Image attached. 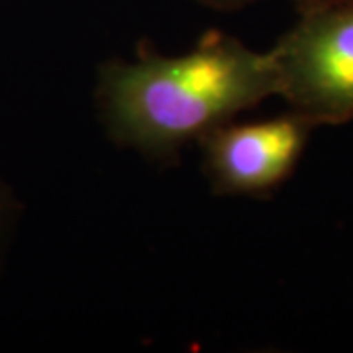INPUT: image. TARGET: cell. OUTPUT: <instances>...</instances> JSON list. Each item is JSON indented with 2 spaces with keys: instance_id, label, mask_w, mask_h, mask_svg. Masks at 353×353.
I'll return each mask as SVG.
<instances>
[{
  "instance_id": "6da1fadb",
  "label": "cell",
  "mask_w": 353,
  "mask_h": 353,
  "mask_svg": "<svg viewBox=\"0 0 353 353\" xmlns=\"http://www.w3.org/2000/svg\"><path fill=\"white\" fill-rule=\"evenodd\" d=\"M271 51L208 30L179 55L139 46L99 65L94 106L114 145L152 163L179 161L216 126L277 97Z\"/></svg>"
},
{
  "instance_id": "7a4b0ae2",
  "label": "cell",
  "mask_w": 353,
  "mask_h": 353,
  "mask_svg": "<svg viewBox=\"0 0 353 353\" xmlns=\"http://www.w3.org/2000/svg\"><path fill=\"white\" fill-rule=\"evenodd\" d=\"M279 99L316 128L353 120V0L299 20L271 48Z\"/></svg>"
},
{
  "instance_id": "3957f363",
  "label": "cell",
  "mask_w": 353,
  "mask_h": 353,
  "mask_svg": "<svg viewBox=\"0 0 353 353\" xmlns=\"http://www.w3.org/2000/svg\"><path fill=\"white\" fill-rule=\"evenodd\" d=\"M314 130L290 108L263 120L234 118L196 141L202 175L216 196L269 199L296 171Z\"/></svg>"
},
{
  "instance_id": "277c9868",
  "label": "cell",
  "mask_w": 353,
  "mask_h": 353,
  "mask_svg": "<svg viewBox=\"0 0 353 353\" xmlns=\"http://www.w3.org/2000/svg\"><path fill=\"white\" fill-rule=\"evenodd\" d=\"M22 220V202L6 176L0 173V275L6 267L18 226Z\"/></svg>"
},
{
  "instance_id": "5b68a950",
  "label": "cell",
  "mask_w": 353,
  "mask_h": 353,
  "mask_svg": "<svg viewBox=\"0 0 353 353\" xmlns=\"http://www.w3.org/2000/svg\"><path fill=\"white\" fill-rule=\"evenodd\" d=\"M194 2L212 10H220V12H236V10H243L252 6L257 0H194Z\"/></svg>"
},
{
  "instance_id": "8992f818",
  "label": "cell",
  "mask_w": 353,
  "mask_h": 353,
  "mask_svg": "<svg viewBox=\"0 0 353 353\" xmlns=\"http://www.w3.org/2000/svg\"><path fill=\"white\" fill-rule=\"evenodd\" d=\"M290 2H292L296 14H304L318 10V8H326V6L338 4V2H345V0H290Z\"/></svg>"
}]
</instances>
